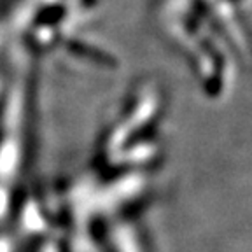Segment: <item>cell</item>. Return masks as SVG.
I'll return each instance as SVG.
<instances>
[{
  "label": "cell",
  "instance_id": "1",
  "mask_svg": "<svg viewBox=\"0 0 252 252\" xmlns=\"http://www.w3.org/2000/svg\"><path fill=\"white\" fill-rule=\"evenodd\" d=\"M65 16V7L63 5H51V7H46L44 11H40L37 21L42 25H55Z\"/></svg>",
  "mask_w": 252,
  "mask_h": 252
}]
</instances>
